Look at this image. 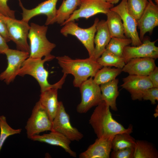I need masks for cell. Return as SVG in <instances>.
<instances>
[{"label":"cell","instance_id":"1","mask_svg":"<svg viewBox=\"0 0 158 158\" xmlns=\"http://www.w3.org/2000/svg\"><path fill=\"white\" fill-rule=\"evenodd\" d=\"M89 123L97 138H112L118 133L132 132L131 125L126 128L113 118L109 107L103 101L96 106Z\"/></svg>","mask_w":158,"mask_h":158},{"label":"cell","instance_id":"2","mask_svg":"<svg viewBox=\"0 0 158 158\" xmlns=\"http://www.w3.org/2000/svg\"><path fill=\"white\" fill-rule=\"evenodd\" d=\"M56 58L63 74L73 76V85L77 87H79L89 77H94L98 71L103 67L97 60L89 57L74 59L64 55Z\"/></svg>","mask_w":158,"mask_h":158},{"label":"cell","instance_id":"3","mask_svg":"<svg viewBox=\"0 0 158 158\" xmlns=\"http://www.w3.org/2000/svg\"><path fill=\"white\" fill-rule=\"evenodd\" d=\"M55 57L51 54L45 56L43 59L28 57L23 62L18 75L23 77L28 75L33 77L38 82L41 92L51 88L61 89L67 75L63 74L59 81L55 84H51L47 80L49 72L44 67L45 62L52 60Z\"/></svg>","mask_w":158,"mask_h":158},{"label":"cell","instance_id":"4","mask_svg":"<svg viewBox=\"0 0 158 158\" xmlns=\"http://www.w3.org/2000/svg\"><path fill=\"white\" fill-rule=\"evenodd\" d=\"M48 27L32 23L28 37L30 42L29 57L42 59L51 54L56 45L49 41L46 37Z\"/></svg>","mask_w":158,"mask_h":158},{"label":"cell","instance_id":"5","mask_svg":"<svg viewBox=\"0 0 158 158\" xmlns=\"http://www.w3.org/2000/svg\"><path fill=\"white\" fill-rule=\"evenodd\" d=\"M99 21L95 18L93 25L87 28H83L78 26L75 21L65 23L60 30L61 33L65 37L71 35L76 37L87 49L89 57L93 59L95 50L94 39L96 32V25Z\"/></svg>","mask_w":158,"mask_h":158},{"label":"cell","instance_id":"6","mask_svg":"<svg viewBox=\"0 0 158 158\" xmlns=\"http://www.w3.org/2000/svg\"><path fill=\"white\" fill-rule=\"evenodd\" d=\"M52 121L39 102H37L25 126L28 138L30 139L32 136L41 133L51 131Z\"/></svg>","mask_w":158,"mask_h":158},{"label":"cell","instance_id":"7","mask_svg":"<svg viewBox=\"0 0 158 158\" xmlns=\"http://www.w3.org/2000/svg\"><path fill=\"white\" fill-rule=\"evenodd\" d=\"M79 88L81 101L76 107L78 113H85L103 101L100 85L95 82L92 77H90L84 82Z\"/></svg>","mask_w":158,"mask_h":158},{"label":"cell","instance_id":"8","mask_svg":"<svg viewBox=\"0 0 158 158\" xmlns=\"http://www.w3.org/2000/svg\"><path fill=\"white\" fill-rule=\"evenodd\" d=\"M4 19L11 40L15 43L17 49L30 52L27 40L30 28L28 23L5 16Z\"/></svg>","mask_w":158,"mask_h":158},{"label":"cell","instance_id":"9","mask_svg":"<svg viewBox=\"0 0 158 158\" xmlns=\"http://www.w3.org/2000/svg\"><path fill=\"white\" fill-rule=\"evenodd\" d=\"M51 131L60 133L71 141H79L83 137V135L72 125L69 116L61 101L59 102L57 111L52 121Z\"/></svg>","mask_w":158,"mask_h":158},{"label":"cell","instance_id":"10","mask_svg":"<svg viewBox=\"0 0 158 158\" xmlns=\"http://www.w3.org/2000/svg\"><path fill=\"white\" fill-rule=\"evenodd\" d=\"M114 6V5L107 2L105 0H81L79 8L75 10L61 25L80 18L87 19L98 13L106 14Z\"/></svg>","mask_w":158,"mask_h":158},{"label":"cell","instance_id":"11","mask_svg":"<svg viewBox=\"0 0 158 158\" xmlns=\"http://www.w3.org/2000/svg\"><path fill=\"white\" fill-rule=\"evenodd\" d=\"M4 54L8 62L6 69L0 74V80L7 84L14 81L25 61L29 57V52L17 50L6 49Z\"/></svg>","mask_w":158,"mask_h":158},{"label":"cell","instance_id":"12","mask_svg":"<svg viewBox=\"0 0 158 158\" xmlns=\"http://www.w3.org/2000/svg\"><path fill=\"white\" fill-rule=\"evenodd\" d=\"M127 0H122L117 6L113 7L111 10L118 13L120 16L124 28L126 37L132 40V46H139L142 43L138 32L137 21L128 10Z\"/></svg>","mask_w":158,"mask_h":158},{"label":"cell","instance_id":"13","mask_svg":"<svg viewBox=\"0 0 158 158\" xmlns=\"http://www.w3.org/2000/svg\"><path fill=\"white\" fill-rule=\"evenodd\" d=\"M19 5L22 10V20L28 23L30 20L36 16L44 14L47 18L45 25L47 26L55 23L57 9L56 4L58 0H47L39 4L35 7L31 9L25 8L21 0H18Z\"/></svg>","mask_w":158,"mask_h":158},{"label":"cell","instance_id":"14","mask_svg":"<svg viewBox=\"0 0 158 158\" xmlns=\"http://www.w3.org/2000/svg\"><path fill=\"white\" fill-rule=\"evenodd\" d=\"M123 81L121 86L129 92L133 100H142L145 91L153 87L148 76L129 75Z\"/></svg>","mask_w":158,"mask_h":158},{"label":"cell","instance_id":"15","mask_svg":"<svg viewBox=\"0 0 158 158\" xmlns=\"http://www.w3.org/2000/svg\"><path fill=\"white\" fill-rule=\"evenodd\" d=\"M157 40L151 41L148 38H143L142 43L136 46L126 47L124 49L123 57L125 64L130 59L137 58L149 57L156 59L158 58V47L155 43Z\"/></svg>","mask_w":158,"mask_h":158},{"label":"cell","instance_id":"16","mask_svg":"<svg viewBox=\"0 0 158 158\" xmlns=\"http://www.w3.org/2000/svg\"><path fill=\"white\" fill-rule=\"evenodd\" d=\"M148 3L141 16L137 20V26L140 30L139 37L142 41L145 34H151L154 28L158 25V6L152 0Z\"/></svg>","mask_w":158,"mask_h":158},{"label":"cell","instance_id":"17","mask_svg":"<svg viewBox=\"0 0 158 158\" xmlns=\"http://www.w3.org/2000/svg\"><path fill=\"white\" fill-rule=\"evenodd\" d=\"M156 66L155 59L153 58H137L129 60L122 70L129 75L148 76Z\"/></svg>","mask_w":158,"mask_h":158},{"label":"cell","instance_id":"18","mask_svg":"<svg viewBox=\"0 0 158 158\" xmlns=\"http://www.w3.org/2000/svg\"><path fill=\"white\" fill-rule=\"evenodd\" d=\"M113 138H97L85 151L79 155L80 158H109Z\"/></svg>","mask_w":158,"mask_h":158},{"label":"cell","instance_id":"19","mask_svg":"<svg viewBox=\"0 0 158 158\" xmlns=\"http://www.w3.org/2000/svg\"><path fill=\"white\" fill-rule=\"evenodd\" d=\"M30 139L34 141L60 147L71 156L74 157H76V153L72 150L70 147V145L71 141L63 135L58 132L51 131L48 133L34 136Z\"/></svg>","mask_w":158,"mask_h":158},{"label":"cell","instance_id":"20","mask_svg":"<svg viewBox=\"0 0 158 158\" xmlns=\"http://www.w3.org/2000/svg\"><path fill=\"white\" fill-rule=\"evenodd\" d=\"M96 30L97 33L94 39L95 46L93 58L95 60L105 50L106 47L111 37L105 20H102L98 21L96 25Z\"/></svg>","mask_w":158,"mask_h":158},{"label":"cell","instance_id":"21","mask_svg":"<svg viewBox=\"0 0 158 158\" xmlns=\"http://www.w3.org/2000/svg\"><path fill=\"white\" fill-rule=\"evenodd\" d=\"M58 89L51 88L41 92L40 104L53 120L57 111L59 102L58 100Z\"/></svg>","mask_w":158,"mask_h":158},{"label":"cell","instance_id":"22","mask_svg":"<svg viewBox=\"0 0 158 158\" xmlns=\"http://www.w3.org/2000/svg\"><path fill=\"white\" fill-rule=\"evenodd\" d=\"M118 79L116 78L100 85L102 100L114 111L117 110L116 101L119 94L118 91Z\"/></svg>","mask_w":158,"mask_h":158},{"label":"cell","instance_id":"23","mask_svg":"<svg viewBox=\"0 0 158 158\" xmlns=\"http://www.w3.org/2000/svg\"><path fill=\"white\" fill-rule=\"evenodd\" d=\"M106 15L107 20L106 21L111 37L121 38L126 37L124 35L123 23L119 15L111 10Z\"/></svg>","mask_w":158,"mask_h":158},{"label":"cell","instance_id":"24","mask_svg":"<svg viewBox=\"0 0 158 158\" xmlns=\"http://www.w3.org/2000/svg\"><path fill=\"white\" fill-rule=\"evenodd\" d=\"M80 1L81 0H63L57 10L55 23L61 25L79 6Z\"/></svg>","mask_w":158,"mask_h":158},{"label":"cell","instance_id":"25","mask_svg":"<svg viewBox=\"0 0 158 158\" xmlns=\"http://www.w3.org/2000/svg\"><path fill=\"white\" fill-rule=\"evenodd\" d=\"M158 152L152 144L145 140H135L133 158H157Z\"/></svg>","mask_w":158,"mask_h":158},{"label":"cell","instance_id":"26","mask_svg":"<svg viewBox=\"0 0 158 158\" xmlns=\"http://www.w3.org/2000/svg\"><path fill=\"white\" fill-rule=\"evenodd\" d=\"M122 72L120 68L103 66L97 72L93 79L96 83L100 85L115 79Z\"/></svg>","mask_w":158,"mask_h":158},{"label":"cell","instance_id":"27","mask_svg":"<svg viewBox=\"0 0 158 158\" xmlns=\"http://www.w3.org/2000/svg\"><path fill=\"white\" fill-rule=\"evenodd\" d=\"M97 61L102 67L114 66L121 69L125 64L123 57L116 55L106 49Z\"/></svg>","mask_w":158,"mask_h":158},{"label":"cell","instance_id":"28","mask_svg":"<svg viewBox=\"0 0 158 158\" xmlns=\"http://www.w3.org/2000/svg\"><path fill=\"white\" fill-rule=\"evenodd\" d=\"M130 134L124 132L115 135L112 140V150H116L127 148H134L135 140Z\"/></svg>","mask_w":158,"mask_h":158},{"label":"cell","instance_id":"29","mask_svg":"<svg viewBox=\"0 0 158 158\" xmlns=\"http://www.w3.org/2000/svg\"><path fill=\"white\" fill-rule=\"evenodd\" d=\"M131 43V40L129 38L112 37L106 46V49L116 55L123 57L124 48Z\"/></svg>","mask_w":158,"mask_h":158},{"label":"cell","instance_id":"30","mask_svg":"<svg viewBox=\"0 0 158 158\" xmlns=\"http://www.w3.org/2000/svg\"><path fill=\"white\" fill-rule=\"evenodd\" d=\"M21 129H14L7 123L6 117L4 115L0 116V152L4 142L10 136L20 134Z\"/></svg>","mask_w":158,"mask_h":158},{"label":"cell","instance_id":"31","mask_svg":"<svg viewBox=\"0 0 158 158\" xmlns=\"http://www.w3.org/2000/svg\"><path fill=\"white\" fill-rule=\"evenodd\" d=\"M148 2V0H127L128 10L137 21L143 13Z\"/></svg>","mask_w":158,"mask_h":158},{"label":"cell","instance_id":"32","mask_svg":"<svg viewBox=\"0 0 158 158\" xmlns=\"http://www.w3.org/2000/svg\"><path fill=\"white\" fill-rule=\"evenodd\" d=\"M134 148H127L113 150L110 153L111 158H133Z\"/></svg>","mask_w":158,"mask_h":158},{"label":"cell","instance_id":"33","mask_svg":"<svg viewBox=\"0 0 158 158\" xmlns=\"http://www.w3.org/2000/svg\"><path fill=\"white\" fill-rule=\"evenodd\" d=\"M142 99L149 100L152 104H155L158 101V87H153L147 90L142 96Z\"/></svg>","mask_w":158,"mask_h":158},{"label":"cell","instance_id":"34","mask_svg":"<svg viewBox=\"0 0 158 158\" xmlns=\"http://www.w3.org/2000/svg\"><path fill=\"white\" fill-rule=\"evenodd\" d=\"M8 0H0V12L6 16L15 18V11L10 9L7 4Z\"/></svg>","mask_w":158,"mask_h":158},{"label":"cell","instance_id":"35","mask_svg":"<svg viewBox=\"0 0 158 158\" xmlns=\"http://www.w3.org/2000/svg\"><path fill=\"white\" fill-rule=\"evenodd\" d=\"M5 16L0 12V34L7 42L11 41L4 19Z\"/></svg>","mask_w":158,"mask_h":158},{"label":"cell","instance_id":"36","mask_svg":"<svg viewBox=\"0 0 158 158\" xmlns=\"http://www.w3.org/2000/svg\"><path fill=\"white\" fill-rule=\"evenodd\" d=\"M154 87H158V67L156 66L148 75Z\"/></svg>","mask_w":158,"mask_h":158},{"label":"cell","instance_id":"37","mask_svg":"<svg viewBox=\"0 0 158 158\" xmlns=\"http://www.w3.org/2000/svg\"><path fill=\"white\" fill-rule=\"evenodd\" d=\"M8 48L7 42L0 34V54H4V51L5 50Z\"/></svg>","mask_w":158,"mask_h":158},{"label":"cell","instance_id":"38","mask_svg":"<svg viewBox=\"0 0 158 158\" xmlns=\"http://www.w3.org/2000/svg\"><path fill=\"white\" fill-rule=\"evenodd\" d=\"M107 2L114 5L118 3L120 0H105Z\"/></svg>","mask_w":158,"mask_h":158},{"label":"cell","instance_id":"39","mask_svg":"<svg viewBox=\"0 0 158 158\" xmlns=\"http://www.w3.org/2000/svg\"><path fill=\"white\" fill-rule=\"evenodd\" d=\"M155 2L156 3V4L158 5V0H154Z\"/></svg>","mask_w":158,"mask_h":158}]
</instances>
